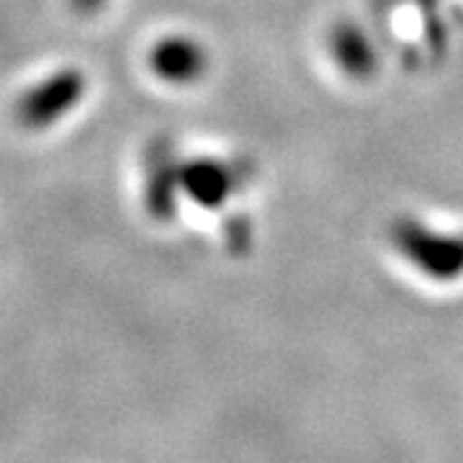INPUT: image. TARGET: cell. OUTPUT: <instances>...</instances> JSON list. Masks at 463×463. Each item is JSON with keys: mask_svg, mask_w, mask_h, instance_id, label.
Returning <instances> with one entry per match:
<instances>
[{"mask_svg": "<svg viewBox=\"0 0 463 463\" xmlns=\"http://www.w3.org/2000/svg\"><path fill=\"white\" fill-rule=\"evenodd\" d=\"M75 3H78L80 8H90V5H96L99 0H75Z\"/></svg>", "mask_w": 463, "mask_h": 463, "instance_id": "2", "label": "cell"}, {"mask_svg": "<svg viewBox=\"0 0 463 463\" xmlns=\"http://www.w3.org/2000/svg\"><path fill=\"white\" fill-rule=\"evenodd\" d=\"M83 80L75 72H60L47 83L32 88L18 103V118L26 127H47L54 118L65 114L67 109L80 96Z\"/></svg>", "mask_w": 463, "mask_h": 463, "instance_id": "1", "label": "cell"}]
</instances>
